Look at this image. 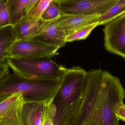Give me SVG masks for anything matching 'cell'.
Instances as JSON below:
<instances>
[{"instance_id": "obj_1", "label": "cell", "mask_w": 125, "mask_h": 125, "mask_svg": "<svg viewBox=\"0 0 125 125\" xmlns=\"http://www.w3.org/2000/svg\"><path fill=\"white\" fill-rule=\"evenodd\" d=\"M87 72L79 66L64 67L61 83L52 99L55 125H68L79 110L86 91Z\"/></svg>"}, {"instance_id": "obj_2", "label": "cell", "mask_w": 125, "mask_h": 125, "mask_svg": "<svg viewBox=\"0 0 125 125\" xmlns=\"http://www.w3.org/2000/svg\"><path fill=\"white\" fill-rule=\"evenodd\" d=\"M61 81V79L28 78L9 73L0 82V94L21 92L26 103H47L52 99Z\"/></svg>"}, {"instance_id": "obj_3", "label": "cell", "mask_w": 125, "mask_h": 125, "mask_svg": "<svg viewBox=\"0 0 125 125\" xmlns=\"http://www.w3.org/2000/svg\"><path fill=\"white\" fill-rule=\"evenodd\" d=\"M125 98V89L120 79L103 70L94 125H119L116 113Z\"/></svg>"}, {"instance_id": "obj_4", "label": "cell", "mask_w": 125, "mask_h": 125, "mask_svg": "<svg viewBox=\"0 0 125 125\" xmlns=\"http://www.w3.org/2000/svg\"><path fill=\"white\" fill-rule=\"evenodd\" d=\"M51 57H7L6 62L13 73L22 77L50 80L60 79L64 67L59 65Z\"/></svg>"}, {"instance_id": "obj_5", "label": "cell", "mask_w": 125, "mask_h": 125, "mask_svg": "<svg viewBox=\"0 0 125 125\" xmlns=\"http://www.w3.org/2000/svg\"><path fill=\"white\" fill-rule=\"evenodd\" d=\"M103 70L87 72L86 91L79 110L68 125H94Z\"/></svg>"}, {"instance_id": "obj_6", "label": "cell", "mask_w": 125, "mask_h": 125, "mask_svg": "<svg viewBox=\"0 0 125 125\" xmlns=\"http://www.w3.org/2000/svg\"><path fill=\"white\" fill-rule=\"evenodd\" d=\"M61 14L75 15H101L106 13L119 0H58Z\"/></svg>"}, {"instance_id": "obj_7", "label": "cell", "mask_w": 125, "mask_h": 125, "mask_svg": "<svg viewBox=\"0 0 125 125\" xmlns=\"http://www.w3.org/2000/svg\"><path fill=\"white\" fill-rule=\"evenodd\" d=\"M103 31L106 50L125 59V13L105 25Z\"/></svg>"}, {"instance_id": "obj_8", "label": "cell", "mask_w": 125, "mask_h": 125, "mask_svg": "<svg viewBox=\"0 0 125 125\" xmlns=\"http://www.w3.org/2000/svg\"><path fill=\"white\" fill-rule=\"evenodd\" d=\"M59 49L34 39L15 41L7 51V57H52Z\"/></svg>"}, {"instance_id": "obj_9", "label": "cell", "mask_w": 125, "mask_h": 125, "mask_svg": "<svg viewBox=\"0 0 125 125\" xmlns=\"http://www.w3.org/2000/svg\"><path fill=\"white\" fill-rule=\"evenodd\" d=\"M25 101L21 92L12 94L0 103V125H24L22 111Z\"/></svg>"}, {"instance_id": "obj_10", "label": "cell", "mask_w": 125, "mask_h": 125, "mask_svg": "<svg viewBox=\"0 0 125 125\" xmlns=\"http://www.w3.org/2000/svg\"><path fill=\"white\" fill-rule=\"evenodd\" d=\"M50 21L36 20L25 16L13 26L15 41H26L41 34Z\"/></svg>"}, {"instance_id": "obj_11", "label": "cell", "mask_w": 125, "mask_h": 125, "mask_svg": "<svg viewBox=\"0 0 125 125\" xmlns=\"http://www.w3.org/2000/svg\"><path fill=\"white\" fill-rule=\"evenodd\" d=\"M101 15H75L61 14L56 19L59 27L67 36L93 24H97V21Z\"/></svg>"}, {"instance_id": "obj_12", "label": "cell", "mask_w": 125, "mask_h": 125, "mask_svg": "<svg viewBox=\"0 0 125 125\" xmlns=\"http://www.w3.org/2000/svg\"><path fill=\"white\" fill-rule=\"evenodd\" d=\"M67 36L55 19L51 21L41 34L32 39L60 48L66 44Z\"/></svg>"}, {"instance_id": "obj_13", "label": "cell", "mask_w": 125, "mask_h": 125, "mask_svg": "<svg viewBox=\"0 0 125 125\" xmlns=\"http://www.w3.org/2000/svg\"><path fill=\"white\" fill-rule=\"evenodd\" d=\"M36 1V0H6L10 25L13 26L22 19Z\"/></svg>"}, {"instance_id": "obj_14", "label": "cell", "mask_w": 125, "mask_h": 125, "mask_svg": "<svg viewBox=\"0 0 125 125\" xmlns=\"http://www.w3.org/2000/svg\"><path fill=\"white\" fill-rule=\"evenodd\" d=\"M47 103L26 102L23 105L22 118L24 125H41L42 119Z\"/></svg>"}, {"instance_id": "obj_15", "label": "cell", "mask_w": 125, "mask_h": 125, "mask_svg": "<svg viewBox=\"0 0 125 125\" xmlns=\"http://www.w3.org/2000/svg\"><path fill=\"white\" fill-rule=\"evenodd\" d=\"M15 41L13 33V26L0 29V63L6 62V52Z\"/></svg>"}, {"instance_id": "obj_16", "label": "cell", "mask_w": 125, "mask_h": 125, "mask_svg": "<svg viewBox=\"0 0 125 125\" xmlns=\"http://www.w3.org/2000/svg\"><path fill=\"white\" fill-rule=\"evenodd\" d=\"M125 13V0H119L108 11L98 18L97 21L98 26L106 25Z\"/></svg>"}, {"instance_id": "obj_17", "label": "cell", "mask_w": 125, "mask_h": 125, "mask_svg": "<svg viewBox=\"0 0 125 125\" xmlns=\"http://www.w3.org/2000/svg\"><path fill=\"white\" fill-rule=\"evenodd\" d=\"M61 14V9L58 0H52L41 16V18L46 21L57 19Z\"/></svg>"}, {"instance_id": "obj_18", "label": "cell", "mask_w": 125, "mask_h": 125, "mask_svg": "<svg viewBox=\"0 0 125 125\" xmlns=\"http://www.w3.org/2000/svg\"><path fill=\"white\" fill-rule=\"evenodd\" d=\"M52 0H39L32 9L26 14V16L32 19L41 18V16L48 7Z\"/></svg>"}, {"instance_id": "obj_19", "label": "cell", "mask_w": 125, "mask_h": 125, "mask_svg": "<svg viewBox=\"0 0 125 125\" xmlns=\"http://www.w3.org/2000/svg\"><path fill=\"white\" fill-rule=\"evenodd\" d=\"M97 26L98 25L97 23L93 24L72 34L67 36L66 38V42L85 39L89 35L93 29Z\"/></svg>"}, {"instance_id": "obj_20", "label": "cell", "mask_w": 125, "mask_h": 125, "mask_svg": "<svg viewBox=\"0 0 125 125\" xmlns=\"http://www.w3.org/2000/svg\"><path fill=\"white\" fill-rule=\"evenodd\" d=\"M55 114V109L51 100L45 106L41 125H55L54 119Z\"/></svg>"}, {"instance_id": "obj_21", "label": "cell", "mask_w": 125, "mask_h": 125, "mask_svg": "<svg viewBox=\"0 0 125 125\" xmlns=\"http://www.w3.org/2000/svg\"><path fill=\"white\" fill-rule=\"evenodd\" d=\"M6 1V0H0V29L10 25Z\"/></svg>"}, {"instance_id": "obj_22", "label": "cell", "mask_w": 125, "mask_h": 125, "mask_svg": "<svg viewBox=\"0 0 125 125\" xmlns=\"http://www.w3.org/2000/svg\"><path fill=\"white\" fill-rule=\"evenodd\" d=\"M116 115L119 120L125 123V105L124 102L122 103L118 107Z\"/></svg>"}, {"instance_id": "obj_23", "label": "cell", "mask_w": 125, "mask_h": 125, "mask_svg": "<svg viewBox=\"0 0 125 125\" xmlns=\"http://www.w3.org/2000/svg\"><path fill=\"white\" fill-rule=\"evenodd\" d=\"M9 73V67L6 63H0V82L6 75Z\"/></svg>"}, {"instance_id": "obj_24", "label": "cell", "mask_w": 125, "mask_h": 125, "mask_svg": "<svg viewBox=\"0 0 125 125\" xmlns=\"http://www.w3.org/2000/svg\"><path fill=\"white\" fill-rule=\"evenodd\" d=\"M12 94H0V103L6 100L7 98L10 97Z\"/></svg>"}]
</instances>
